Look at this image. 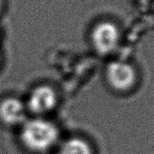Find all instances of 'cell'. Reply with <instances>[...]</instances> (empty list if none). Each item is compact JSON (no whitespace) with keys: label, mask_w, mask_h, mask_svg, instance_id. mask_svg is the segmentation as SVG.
Here are the masks:
<instances>
[{"label":"cell","mask_w":154,"mask_h":154,"mask_svg":"<svg viewBox=\"0 0 154 154\" xmlns=\"http://www.w3.org/2000/svg\"><path fill=\"white\" fill-rule=\"evenodd\" d=\"M58 101V94L54 88L42 84L34 87L31 90L24 103L28 113L35 116L44 117L57 107Z\"/></svg>","instance_id":"cell-4"},{"label":"cell","mask_w":154,"mask_h":154,"mask_svg":"<svg viewBox=\"0 0 154 154\" xmlns=\"http://www.w3.org/2000/svg\"><path fill=\"white\" fill-rule=\"evenodd\" d=\"M121 31L111 21H100L91 29L89 40L94 51L99 56L114 53L121 42Z\"/></svg>","instance_id":"cell-3"},{"label":"cell","mask_w":154,"mask_h":154,"mask_svg":"<svg viewBox=\"0 0 154 154\" xmlns=\"http://www.w3.org/2000/svg\"><path fill=\"white\" fill-rule=\"evenodd\" d=\"M56 154H96L92 143L82 136H70L60 142Z\"/></svg>","instance_id":"cell-6"},{"label":"cell","mask_w":154,"mask_h":154,"mask_svg":"<svg viewBox=\"0 0 154 154\" xmlns=\"http://www.w3.org/2000/svg\"><path fill=\"white\" fill-rule=\"evenodd\" d=\"M104 76L109 88L119 94L132 91L138 82V73L135 68L122 60H113L106 64Z\"/></svg>","instance_id":"cell-2"},{"label":"cell","mask_w":154,"mask_h":154,"mask_svg":"<svg viewBox=\"0 0 154 154\" xmlns=\"http://www.w3.org/2000/svg\"><path fill=\"white\" fill-rule=\"evenodd\" d=\"M60 132L52 121L35 116L28 118L20 130V141L30 152L35 153L46 152L60 143Z\"/></svg>","instance_id":"cell-1"},{"label":"cell","mask_w":154,"mask_h":154,"mask_svg":"<svg viewBox=\"0 0 154 154\" xmlns=\"http://www.w3.org/2000/svg\"><path fill=\"white\" fill-rule=\"evenodd\" d=\"M25 103L15 97H7L0 101V122L6 126H21L27 118Z\"/></svg>","instance_id":"cell-5"},{"label":"cell","mask_w":154,"mask_h":154,"mask_svg":"<svg viewBox=\"0 0 154 154\" xmlns=\"http://www.w3.org/2000/svg\"><path fill=\"white\" fill-rule=\"evenodd\" d=\"M4 6H5V2L4 0H0V14L2 13L3 9H4Z\"/></svg>","instance_id":"cell-7"},{"label":"cell","mask_w":154,"mask_h":154,"mask_svg":"<svg viewBox=\"0 0 154 154\" xmlns=\"http://www.w3.org/2000/svg\"><path fill=\"white\" fill-rule=\"evenodd\" d=\"M0 61H1V56H0Z\"/></svg>","instance_id":"cell-8"}]
</instances>
